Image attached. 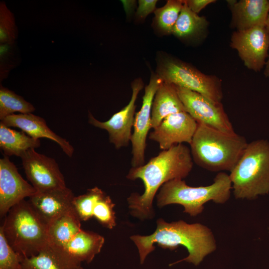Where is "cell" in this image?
I'll use <instances>...</instances> for the list:
<instances>
[{"label":"cell","instance_id":"6da1fadb","mask_svg":"<svg viewBox=\"0 0 269 269\" xmlns=\"http://www.w3.org/2000/svg\"><path fill=\"white\" fill-rule=\"evenodd\" d=\"M193 165L190 149L182 143L162 150L142 165L132 167L127 178L141 179L144 191L141 195L132 193L128 198L131 214L141 220L152 219L154 216L153 200L157 191L167 182L187 177Z\"/></svg>","mask_w":269,"mask_h":269},{"label":"cell","instance_id":"7a4b0ae2","mask_svg":"<svg viewBox=\"0 0 269 269\" xmlns=\"http://www.w3.org/2000/svg\"><path fill=\"white\" fill-rule=\"evenodd\" d=\"M155 231L150 235H133L130 239L136 245L142 264L147 255L154 250L155 243L161 248L174 250L179 246L185 247L187 257L169 266L185 261L199 265L204 258L214 252L217 244L214 234L207 226L199 223L189 224L183 220L168 223L159 218Z\"/></svg>","mask_w":269,"mask_h":269},{"label":"cell","instance_id":"3957f363","mask_svg":"<svg viewBox=\"0 0 269 269\" xmlns=\"http://www.w3.org/2000/svg\"><path fill=\"white\" fill-rule=\"evenodd\" d=\"M248 142L243 136L198 123L189 144L193 161L213 172H231L242 156Z\"/></svg>","mask_w":269,"mask_h":269},{"label":"cell","instance_id":"277c9868","mask_svg":"<svg viewBox=\"0 0 269 269\" xmlns=\"http://www.w3.org/2000/svg\"><path fill=\"white\" fill-rule=\"evenodd\" d=\"M229 177L236 199L253 200L269 194V141L248 142Z\"/></svg>","mask_w":269,"mask_h":269},{"label":"cell","instance_id":"5b68a950","mask_svg":"<svg viewBox=\"0 0 269 269\" xmlns=\"http://www.w3.org/2000/svg\"><path fill=\"white\" fill-rule=\"evenodd\" d=\"M232 185L229 175L219 172L212 184L199 187H192L184 180L176 179L164 183L156 195V204L159 208L176 204L184 207L183 212L196 216L204 210V205L212 201L217 204H224L230 198Z\"/></svg>","mask_w":269,"mask_h":269},{"label":"cell","instance_id":"8992f818","mask_svg":"<svg viewBox=\"0 0 269 269\" xmlns=\"http://www.w3.org/2000/svg\"><path fill=\"white\" fill-rule=\"evenodd\" d=\"M1 226L12 248L23 259L37 255L49 243L47 225L28 201L13 206Z\"/></svg>","mask_w":269,"mask_h":269},{"label":"cell","instance_id":"52a82bcc","mask_svg":"<svg viewBox=\"0 0 269 269\" xmlns=\"http://www.w3.org/2000/svg\"><path fill=\"white\" fill-rule=\"evenodd\" d=\"M156 74L165 82L198 93L221 103L223 93L221 81L179 60L162 55L157 61Z\"/></svg>","mask_w":269,"mask_h":269},{"label":"cell","instance_id":"ba28073f","mask_svg":"<svg viewBox=\"0 0 269 269\" xmlns=\"http://www.w3.org/2000/svg\"><path fill=\"white\" fill-rule=\"evenodd\" d=\"M175 87L185 111L197 123L226 133L235 132L221 103L216 102L196 92Z\"/></svg>","mask_w":269,"mask_h":269},{"label":"cell","instance_id":"9c48e42d","mask_svg":"<svg viewBox=\"0 0 269 269\" xmlns=\"http://www.w3.org/2000/svg\"><path fill=\"white\" fill-rule=\"evenodd\" d=\"M143 87V83L140 78L135 79L132 83V95L129 104L106 122L97 120L89 111V123L107 131L110 142L117 149L128 146L131 141L135 114V102Z\"/></svg>","mask_w":269,"mask_h":269},{"label":"cell","instance_id":"30bf717a","mask_svg":"<svg viewBox=\"0 0 269 269\" xmlns=\"http://www.w3.org/2000/svg\"><path fill=\"white\" fill-rule=\"evenodd\" d=\"M24 172L37 192L66 187L64 176L55 159L39 153L34 149L21 157Z\"/></svg>","mask_w":269,"mask_h":269},{"label":"cell","instance_id":"8fae6325","mask_svg":"<svg viewBox=\"0 0 269 269\" xmlns=\"http://www.w3.org/2000/svg\"><path fill=\"white\" fill-rule=\"evenodd\" d=\"M230 45L237 50L247 68L259 71L269 56V34L265 26L237 30L231 36Z\"/></svg>","mask_w":269,"mask_h":269},{"label":"cell","instance_id":"7c38bea8","mask_svg":"<svg viewBox=\"0 0 269 269\" xmlns=\"http://www.w3.org/2000/svg\"><path fill=\"white\" fill-rule=\"evenodd\" d=\"M162 80L156 73L151 74L149 82L144 89L140 109L135 113L133 125L134 132L131 142L132 145V167H138L145 163L144 154L146 138L151 128V109L155 93Z\"/></svg>","mask_w":269,"mask_h":269},{"label":"cell","instance_id":"4fadbf2b","mask_svg":"<svg viewBox=\"0 0 269 269\" xmlns=\"http://www.w3.org/2000/svg\"><path fill=\"white\" fill-rule=\"evenodd\" d=\"M198 126L197 122L186 112L171 114L165 118L148 135L159 148L166 150L173 145L190 144Z\"/></svg>","mask_w":269,"mask_h":269},{"label":"cell","instance_id":"5bb4252c","mask_svg":"<svg viewBox=\"0 0 269 269\" xmlns=\"http://www.w3.org/2000/svg\"><path fill=\"white\" fill-rule=\"evenodd\" d=\"M37 192L25 180L7 156L0 159V216L5 217L15 205Z\"/></svg>","mask_w":269,"mask_h":269},{"label":"cell","instance_id":"9a60e30c","mask_svg":"<svg viewBox=\"0 0 269 269\" xmlns=\"http://www.w3.org/2000/svg\"><path fill=\"white\" fill-rule=\"evenodd\" d=\"M75 196L67 187L37 192L30 197L31 206L47 225L72 208Z\"/></svg>","mask_w":269,"mask_h":269},{"label":"cell","instance_id":"2e32d148","mask_svg":"<svg viewBox=\"0 0 269 269\" xmlns=\"http://www.w3.org/2000/svg\"><path fill=\"white\" fill-rule=\"evenodd\" d=\"M0 123L8 127L19 128L34 138H46L53 140L69 157L74 153V148L69 142L53 132L45 120L39 116L32 113L12 114L1 120Z\"/></svg>","mask_w":269,"mask_h":269},{"label":"cell","instance_id":"e0dca14e","mask_svg":"<svg viewBox=\"0 0 269 269\" xmlns=\"http://www.w3.org/2000/svg\"><path fill=\"white\" fill-rule=\"evenodd\" d=\"M232 24L238 31L258 26H265L269 13L267 0L231 1Z\"/></svg>","mask_w":269,"mask_h":269},{"label":"cell","instance_id":"ac0fdd59","mask_svg":"<svg viewBox=\"0 0 269 269\" xmlns=\"http://www.w3.org/2000/svg\"><path fill=\"white\" fill-rule=\"evenodd\" d=\"M22 269H84L62 248L49 243L36 255L24 258Z\"/></svg>","mask_w":269,"mask_h":269},{"label":"cell","instance_id":"d6986e66","mask_svg":"<svg viewBox=\"0 0 269 269\" xmlns=\"http://www.w3.org/2000/svg\"><path fill=\"white\" fill-rule=\"evenodd\" d=\"M183 111L185 108L175 86L162 81L152 102L151 128H155L166 117Z\"/></svg>","mask_w":269,"mask_h":269},{"label":"cell","instance_id":"ffe728a7","mask_svg":"<svg viewBox=\"0 0 269 269\" xmlns=\"http://www.w3.org/2000/svg\"><path fill=\"white\" fill-rule=\"evenodd\" d=\"M104 242L99 234L81 229L62 249L76 262L89 264L101 252Z\"/></svg>","mask_w":269,"mask_h":269},{"label":"cell","instance_id":"44dd1931","mask_svg":"<svg viewBox=\"0 0 269 269\" xmlns=\"http://www.w3.org/2000/svg\"><path fill=\"white\" fill-rule=\"evenodd\" d=\"M81 222L72 207L48 225L49 243L62 249L82 229Z\"/></svg>","mask_w":269,"mask_h":269},{"label":"cell","instance_id":"7402d4cb","mask_svg":"<svg viewBox=\"0 0 269 269\" xmlns=\"http://www.w3.org/2000/svg\"><path fill=\"white\" fill-rule=\"evenodd\" d=\"M39 139L17 131L0 123V147L6 156L21 157L26 151L39 147Z\"/></svg>","mask_w":269,"mask_h":269},{"label":"cell","instance_id":"603a6c76","mask_svg":"<svg viewBox=\"0 0 269 269\" xmlns=\"http://www.w3.org/2000/svg\"><path fill=\"white\" fill-rule=\"evenodd\" d=\"M207 24L206 18L190 10L184 0L172 34L181 38L190 37L202 32L207 27Z\"/></svg>","mask_w":269,"mask_h":269},{"label":"cell","instance_id":"cb8c5ba5","mask_svg":"<svg viewBox=\"0 0 269 269\" xmlns=\"http://www.w3.org/2000/svg\"><path fill=\"white\" fill-rule=\"evenodd\" d=\"M183 3L184 0H168L164 6L156 8L154 23L162 34H172Z\"/></svg>","mask_w":269,"mask_h":269},{"label":"cell","instance_id":"d4e9b609","mask_svg":"<svg viewBox=\"0 0 269 269\" xmlns=\"http://www.w3.org/2000/svg\"><path fill=\"white\" fill-rule=\"evenodd\" d=\"M35 110L34 107L23 97L14 92L0 86V120L19 112L20 114L31 113Z\"/></svg>","mask_w":269,"mask_h":269},{"label":"cell","instance_id":"484cf974","mask_svg":"<svg viewBox=\"0 0 269 269\" xmlns=\"http://www.w3.org/2000/svg\"><path fill=\"white\" fill-rule=\"evenodd\" d=\"M105 193L98 187L89 189L84 194L75 196L72 205L73 208L81 221L89 220L93 217L94 207Z\"/></svg>","mask_w":269,"mask_h":269},{"label":"cell","instance_id":"4316f807","mask_svg":"<svg viewBox=\"0 0 269 269\" xmlns=\"http://www.w3.org/2000/svg\"><path fill=\"white\" fill-rule=\"evenodd\" d=\"M115 206L111 197L105 193L96 203L93 210V217L103 227L113 229L116 225Z\"/></svg>","mask_w":269,"mask_h":269},{"label":"cell","instance_id":"83f0119b","mask_svg":"<svg viewBox=\"0 0 269 269\" xmlns=\"http://www.w3.org/2000/svg\"><path fill=\"white\" fill-rule=\"evenodd\" d=\"M17 37V30L13 13L4 2L0 3V42L12 44Z\"/></svg>","mask_w":269,"mask_h":269},{"label":"cell","instance_id":"f1b7e54d","mask_svg":"<svg viewBox=\"0 0 269 269\" xmlns=\"http://www.w3.org/2000/svg\"><path fill=\"white\" fill-rule=\"evenodd\" d=\"M23 258L9 245L0 227V269H22Z\"/></svg>","mask_w":269,"mask_h":269},{"label":"cell","instance_id":"f546056e","mask_svg":"<svg viewBox=\"0 0 269 269\" xmlns=\"http://www.w3.org/2000/svg\"><path fill=\"white\" fill-rule=\"evenodd\" d=\"M157 0H139L138 6L136 9V16L138 19H143L152 12H154Z\"/></svg>","mask_w":269,"mask_h":269},{"label":"cell","instance_id":"4dcf8cb0","mask_svg":"<svg viewBox=\"0 0 269 269\" xmlns=\"http://www.w3.org/2000/svg\"><path fill=\"white\" fill-rule=\"evenodd\" d=\"M214 0H186L187 6L195 13H199L202 9L210 3L215 2Z\"/></svg>","mask_w":269,"mask_h":269},{"label":"cell","instance_id":"1f68e13d","mask_svg":"<svg viewBox=\"0 0 269 269\" xmlns=\"http://www.w3.org/2000/svg\"><path fill=\"white\" fill-rule=\"evenodd\" d=\"M266 67L264 71V74L265 76L267 77H269V56H268V59L266 63Z\"/></svg>","mask_w":269,"mask_h":269},{"label":"cell","instance_id":"d6a6232c","mask_svg":"<svg viewBox=\"0 0 269 269\" xmlns=\"http://www.w3.org/2000/svg\"><path fill=\"white\" fill-rule=\"evenodd\" d=\"M266 28L267 29V31L268 32L269 34V13L267 18V20L266 23Z\"/></svg>","mask_w":269,"mask_h":269}]
</instances>
